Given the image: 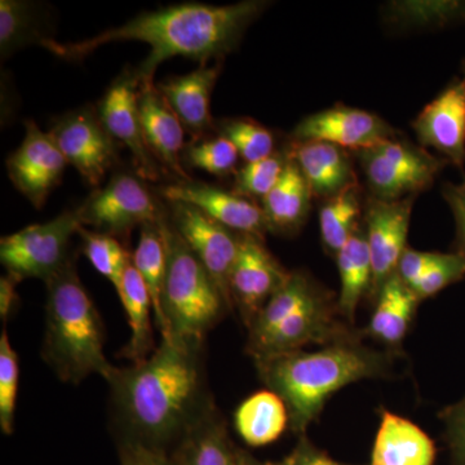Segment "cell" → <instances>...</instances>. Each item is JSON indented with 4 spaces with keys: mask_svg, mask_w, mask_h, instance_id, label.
<instances>
[{
    "mask_svg": "<svg viewBox=\"0 0 465 465\" xmlns=\"http://www.w3.org/2000/svg\"><path fill=\"white\" fill-rule=\"evenodd\" d=\"M106 381L119 443L173 454L217 411L207 384L203 342L162 341L143 362L114 366Z\"/></svg>",
    "mask_w": 465,
    "mask_h": 465,
    "instance_id": "cell-1",
    "label": "cell"
},
{
    "mask_svg": "<svg viewBox=\"0 0 465 465\" xmlns=\"http://www.w3.org/2000/svg\"><path fill=\"white\" fill-rule=\"evenodd\" d=\"M265 2L247 0L231 5L183 3L139 15L124 25L105 30L90 39L61 43L48 38L42 47L66 61H81L113 42H143L152 47L137 67L140 81H153L162 63L176 56L201 64L224 57L237 47L244 30L264 11Z\"/></svg>",
    "mask_w": 465,
    "mask_h": 465,
    "instance_id": "cell-2",
    "label": "cell"
},
{
    "mask_svg": "<svg viewBox=\"0 0 465 465\" xmlns=\"http://www.w3.org/2000/svg\"><path fill=\"white\" fill-rule=\"evenodd\" d=\"M393 358L391 351L351 341L314 351L281 354L258 361L255 366L266 388L278 394L289 410L290 430L302 437L333 394L353 382L387 378Z\"/></svg>",
    "mask_w": 465,
    "mask_h": 465,
    "instance_id": "cell-3",
    "label": "cell"
},
{
    "mask_svg": "<svg viewBox=\"0 0 465 465\" xmlns=\"http://www.w3.org/2000/svg\"><path fill=\"white\" fill-rule=\"evenodd\" d=\"M47 284L42 356L61 381L79 384L90 375L108 379L114 366L104 353V324L79 280L74 262Z\"/></svg>",
    "mask_w": 465,
    "mask_h": 465,
    "instance_id": "cell-4",
    "label": "cell"
},
{
    "mask_svg": "<svg viewBox=\"0 0 465 465\" xmlns=\"http://www.w3.org/2000/svg\"><path fill=\"white\" fill-rule=\"evenodd\" d=\"M159 226L167 255L162 291L166 336L162 341L204 342L208 331L231 308L206 268L173 228L166 207Z\"/></svg>",
    "mask_w": 465,
    "mask_h": 465,
    "instance_id": "cell-5",
    "label": "cell"
},
{
    "mask_svg": "<svg viewBox=\"0 0 465 465\" xmlns=\"http://www.w3.org/2000/svg\"><path fill=\"white\" fill-rule=\"evenodd\" d=\"M82 224L79 208L64 211L45 224L26 226L0 240V262L15 280L47 282L69 262V244Z\"/></svg>",
    "mask_w": 465,
    "mask_h": 465,
    "instance_id": "cell-6",
    "label": "cell"
},
{
    "mask_svg": "<svg viewBox=\"0 0 465 465\" xmlns=\"http://www.w3.org/2000/svg\"><path fill=\"white\" fill-rule=\"evenodd\" d=\"M341 317L338 302H333L332 296L324 290L265 335L247 341V354L252 357L253 362H258L281 354L304 351L308 345L326 347L335 342L361 341L365 332L351 329Z\"/></svg>",
    "mask_w": 465,
    "mask_h": 465,
    "instance_id": "cell-7",
    "label": "cell"
},
{
    "mask_svg": "<svg viewBox=\"0 0 465 465\" xmlns=\"http://www.w3.org/2000/svg\"><path fill=\"white\" fill-rule=\"evenodd\" d=\"M78 208L84 226L119 238L136 226L158 223L164 207L140 177L118 173Z\"/></svg>",
    "mask_w": 465,
    "mask_h": 465,
    "instance_id": "cell-8",
    "label": "cell"
},
{
    "mask_svg": "<svg viewBox=\"0 0 465 465\" xmlns=\"http://www.w3.org/2000/svg\"><path fill=\"white\" fill-rule=\"evenodd\" d=\"M360 157L370 188L385 201L403 200L430 188L445 166L427 152L391 139L361 150Z\"/></svg>",
    "mask_w": 465,
    "mask_h": 465,
    "instance_id": "cell-9",
    "label": "cell"
},
{
    "mask_svg": "<svg viewBox=\"0 0 465 465\" xmlns=\"http://www.w3.org/2000/svg\"><path fill=\"white\" fill-rule=\"evenodd\" d=\"M50 134L67 164L92 186L99 185L118 162V143L101 124L96 109L67 113L52 125Z\"/></svg>",
    "mask_w": 465,
    "mask_h": 465,
    "instance_id": "cell-10",
    "label": "cell"
},
{
    "mask_svg": "<svg viewBox=\"0 0 465 465\" xmlns=\"http://www.w3.org/2000/svg\"><path fill=\"white\" fill-rule=\"evenodd\" d=\"M167 203L168 217L173 228L206 268L232 309L229 277L240 249V234L229 231L191 204L183 202Z\"/></svg>",
    "mask_w": 465,
    "mask_h": 465,
    "instance_id": "cell-11",
    "label": "cell"
},
{
    "mask_svg": "<svg viewBox=\"0 0 465 465\" xmlns=\"http://www.w3.org/2000/svg\"><path fill=\"white\" fill-rule=\"evenodd\" d=\"M140 84L142 81L136 69H124L110 84L96 110L110 136L130 150L139 177L148 182H158L161 166L146 145L140 121L137 103Z\"/></svg>",
    "mask_w": 465,
    "mask_h": 465,
    "instance_id": "cell-12",
    "label": "cell"
},
{
    "mask_svg": "<svg viewBox=\"0 0 465 465\" xmlns=\"http://www.w3.org/2000/svg\"><path fill=\"white\" fill-rule=\"evenodd\" d=\"M290 273L266 249L262 238L240 234V249L229 277V292L232 307L238 309L247 329Z\"/></svg>",
    "mask_w": 465,
    "mask_h": 465,
    "instance_id": "cell-13",
    "label": "cell"
},
{
    "mask_svg": "<svg viewBox=\"0 0 465 465\" xmlns=\"http://www.w3.org/2000/svg\"><path fill=\"white\" fill-rule=\"evenodd\" d=\"M25 139L7 159L8 176L24 197L42 208L63 179L67 162L50 133L25 122Z\"/></svg>",
    "mask_w": 465,
    "mask_h": 465,
    "instance_id": "cell-14",
    "label": "cell"
},
{
    "mask_svg": "<svg viewBox=\"0 0 465 465\" xmlns=\"http://www.w3.org/2000/svg\"><path fill=\"white\" fill-rule=\"evenodd\" d=\"M412 198L385 201L375 198L366 211V241L372 264V287L370 296L378 295L382 284L397 273L405 252Z\"/></svg>",
    "mask_w": 465,
    "mask_h": 465,
    "instance_id": "cell-15",
    "label": "cell"
},
{
    "mask_svg": "<svg viewBox=\"0 0 465 465\" xmlns=\"http://www.w3.org/2000/svg\"><path fill=\"white\" fill-rule=\"evenodd\" d=\"M159 194L167 202H183L198 208L237 234L255 235L264 240L269 232L262 208L234 192L191 179L162 186Z\"/></svg>",
    "mask_w": 465,
    "mask_h": 465,
    "instance_id": "cell-16",
    "label": "cell"
},
{
    "mask_svg": "<svg viewBox=\"0 0 465 465\" xmlns=\"http://www.w3.org/2000/svg\"><path fill=\"white\" fill-rule=\"evenodd\" d=\"M296 143L320 142L341 149L366 150L391 139V130L379 116L365 110L336 106L300 122Z\"/></svg>",
    "mask_w": 465,
    "mask_h": 465,
    "instance_id": "cell-17",
    "label": "cell"
},
{
    "mask_svg": "<svg viewBox=\"0 0 465 465\" xmlns=\"http://www.w3.org/2000/svg\"><path fill=\"white\" fill-rule=\"evenodd\" d=\"M419 140L446 161L465 164V79H457L428 104L414 122Z\"/></svg>",
    "mask_w": 465,
    "mask_h": 465,
    "instance_id": "cell-18",
    "label": "cell"
},
{
    "mask_svg": "<svg viewBox=\"0 0 465 465\" xmlns=\"http://www.w3.org/2000/svg\"><path fill=\"white\" fill-rule=\"evenodd\" d=\"M137 103L143 139L153 157L159 166L162 164L168 173L179 177L180 182L191 180L182 164V154L185 150V130L154 82H142Z\"/></svg>",
    "mask_w": 465,
    "mask_h": 465,
    "instance_id": "cell-19",
    "label": "cell"
},
{
    "mask_svg": "<svg viewBox=\"0 0 465 465\" xmlns=\"http://www.w3.org/2000/svg\"><path fill=\"white\" fill-rule=\"evenodd\" d=\"M220 72V64L208 65L204 63L189 74L173 76L157 85L162 96L182 122L183 130L192 134L194 142L204 139L213 128L210 100Z\"/></svg>",
    "mask_w": 465,
    "mask_h": 465,
    "instance_id": "cell-20",
    "label": "cell"
},
{
    "mask_svg": "<svg viewBox=\"0 0 465 465\" xmlns=\"http://www.w3.org/2000/svg\"><path fill=\"white\" fill-rule=\"evenodd\" d=\"M433 440L403 416L382 410L370 465H434Z\"/></svg>",
    "mask_w": 465,
    "mask_h": 465,
    "instance_id": "cell-21",
    "label": "cell"
},
{
    "mask_svg": "<svg viewBox=\"0 0 465 465\" xmlns=\"http://www.w3.org/2000/svg\"><path fill=\"white\" fill-rule=\"evenodd\" d=\"M295 162L308 182L312 194L331 198L353 185V170L344 150L320 142L295 143L291 149Z\"/></svg>",
    "mask_w": 465,
    "mask_h": 465,
    "instance_id": "cell-22",
    "label": "cell"
},
{
    "mask_svg": "<svg viewBox=\"0 0 465 465\" xmlns=\"http://www.w3.org/2000/svg\"><path fill=\"white\" fill-rule=\"evenodd\" d=\"M420 300L399 274L391 275L376 295V305L365 335L388 348H397L406 338Z\"/></svg>",
    "mask_w": 465,
    "mask_h": 465,
    "instance_id": "cell-23",
    "label": "cell"
},
{
    "mask_svg": "<svg viewBox=\"0 0 465 465\" xmlns=\"http://www.w3.org/2000/svg\"><path fill=\"white\" fill-rule=\"evenodd\" d=\"M312 195L304 174L290 159L280 182L262 200L268 231L284 235L298 232L307 219Z\"/></svg>",
    "mask_w": 465,
    "mask_h": 465,
    "instance_id": "cell-24",
    "label": "cell"
},
{
    "mask_svg": "<svg viewBox=\"0 0 465 465\" xmlns=\"http://www.w3.org/2000/svg\"><path fill=\"white\" fill-rule=\"evenodd\" d=\"M234 425L247 445L260 448L274 442L290 428L289 410L274 391H258L238 407Z\"/></svg>",
    "mask_w": 465,
    "mask_h": 465,
    "instance_id": "cell-25",
    "label": "cell"
},
{
    "mask_svg": "<svg viewBox=\"0 0 465 465\" xmlns=\"http://www.w3.org/2000/svg\"><path fill=\"white\" fill-rule=\"evenodd\" d=\"M116 292L124 304L131 330L130 341L121 354L131 363L143 362L157 349L152 327V314L154 316V313L149 291L134 264L128 266Z\"/></svg>",
    "mask_w": 465,
    "mask_h": 465,
    "instance_id": "cell-26",
    "label": "cell"
},
{
    "mask_svg": "<svg viewBox=\"0 0 465 465\" xmlns=\"http://www.w3.org/2000/svg\"><path fill=\"white\" fill-rule=\"evenodd\" d=\"M336 262L341 274V293L336 302L339 313L348 323H353L361 300L370 295L372 287L371 256L365 232L358 229L336 252Z\"/></svg>",
    "mask_w": 465,
    "mask_h": 465,
    "instance_id": "cell-27",
    "label": "cell"
},
{
    "mask_svg": "<svg viewBox=\"0 0 465 465\" xmlns=\"http://www.w3.org/2000/svg\"><path fill=\"white\" fill-rule=\"evenodd\" d=\"M237 450L219 411L193 430L173 452L180 465H238Z\"/></svg>",
    "mask_w": 465,
    "mask_h": 465,
    "instance_id": "cell-28",
    "label": "cell"
},
{
    "mask_svg": "<svg viewBox=\"0 0 465 465\" xmlns=\"http://www.w3.org/2000/svg\"><path fill=\"white\" fill-rule=\"evenodd\" d=\"M324 291L305 272H291L286 282L268 300L249 326V339L253 341L274 329L281 321L316 299Z\"/></svg>",
    "mask_w": 465,
    "mask_h": 465,
    "instance_id": "cell-29",
    "label": "cell"
},
{
    "mask_svg": "<svg viewBox=\"0 0 465 465\" xmlns=\"http://www.w3.org/2000/svg\"><path fill=\"white\" fill-rule=\"evenodd\" d=\"M133 264L149 291L155 323L163 339L166 336V322L162 312V291L166 277L167 255L159 220L154 224L143 226L139 244L133 255Z\"/></svg>",
    "mask_w": 465,
    "mask_h": 465,
    "instance_id": "cell-30",
    "label": "cell"
},
{
    "mask_svg": "<svg viewBox=\"0 0 465 465\" xmlns=\"http://www.w3.org/2000/svg\"><path fill=\"white\" fill-rule=\"evenodd\" d=\"M41 7L25 0L0 2V54L3 60L15 52L50 36L42 33Z\"/></svg>",
    "mask_w": 465,
    "mask_h": 465,
    "instance_id": "cell-31",
    "label": "cell"
},
{
    "mask_svg": "<svg viewBox=\"0 0 465 465\" xmlns=\"http://www.w3.org/2000/svg\"><path fill=\"white\" fill-rule=\"evenodd\" d=\"M360 215L356 183L329 198L320 213L321 237L327 250L336 253L347 243L358 231Z\"/></svg>",
    "mask_w": 465,
    "mask_h": 465,
    "instance_id": "cell-32",
    "label": "cell"
},
{
    "mask_svg": "<svg viewBox=\"0 0 465 465\" xmlns=\"http://www.w3.org/2000/svg\"><path fill=\"white\" fill-rule=\"evenodd\" d=\"M78 234L85 258L118 290L125 271L133 264V255L113 235L90 231L84 225L79 228Z\"/></svg>",
    "mask_w": 465,
    "mask_h": 465,
    "instance_id": "cell-33",
    "label": "cell"
},
{
    "mask_svg": "<svg viewBox=\"0 0 465 465\" xmlns=\"http://www.w3.org/2000/svg\"><path fill=\"white\" fill-rule=\"evenodd\" d=\"M220 134L237 148L246 163L262 161L274 154V136L268 128L250 119H226L220 122Z\"/></svg>",
    "mask_w": 465,
    "mask_h": 465,
    "instance_id": "cell-34",
    "label": "cell"
},
{
    "mask_svg": "<svg viewBox=\"0 0 465 465\" xmlns=\"http://www.w3.org/2000/svg\"><path fill=\"white\" fill-rule=\"evenodd\" d=\"M240 153L226 137L202 139L189 143L183 150V159L189 166L200 168L217 177L234 173Z\"/></svg>",
    "mask_w": 465,
    "mask_h": 465,
    "instance_id": "cell-35",
    "label": "cell"
},
{
    "mask_svg": "<svg viewBox=\"0 0 465 465\" xmlns=\"http://www.w3.org/2000/svg\"><path fill=\"white\" fill-rule=\"evenodd\" d=\"M287 162L281 155L273 154L262 161L246 163L235 173V183L232 192L246 198H262L280 182Z\"/></svg>",
    "mask_w": 465,
    "mask_h": 465,
    "instance_id": "cell-36",
    "label": "cell"
},
{
    "mask_svg": "<svg viewBox=\"0 0 465 465\" xmlns=\"http://www.w3.org/2000/svg\"><path fill=\"white\" fill-rule=\"evenodd\" d=\"M18 391V357L5 329L0 335V428L12 434Z\"/></svg>",
    "mask_w": 465,
    "mask_h": 465,
    "instance_id": "cell-37",
    "label": "cell"
},
{
    "mask_svg": "<svg viewBox=\"0 0 465 465\" xmlns=\"http://www.w3.org/2000/svg\"><path fill=\"white\" fill-rule=\"evenodd\" d=\"M464 278L465 258L455 251V252H445L439 264L430 268L414 283L409 284V287L421 302V300L433 298L446 287Z\"/></svg>",
    "mask_w": 465,
    "mask_h": 465,
    "instance_id": "cell-38",
    "label": "cell"
},
{
    "mask_svg": "<svg viewBox=\"0 0 465 465\" xmlns=\"http://www.w3.org/2000/svg\"><path fill=\"white\" fill-rule=\"evenodd\" d=\"M452 465H465V394L440 412Z\"/></svg>",
    "mask_w": 465,
    "mask_h": 465,
    "instance_id": "cell-39",
    "label": "cell"
},
{
    "mask_svg": "<svg viewBox=\"0 0 465 465\" xmlns=\"http://www.w3.org/2000/svg\"><path fill=\"white\" fill-rule=\"evenodd\" d=\"M443 255L445 252H425V251H416L407 247L400 260L397 274L409 286L427 273L434 265L439 264Z\"/></svg>",
    "mask_w": 465,
    "mask_h": 465,
    "instance_id": "cell-40",
    "label": "cell"
},
{
    "mask_svg": "<svg viewBox=\"0 0 465 465\" xmlns=\"http://www.w3.org/2000/svg\"><path fill=\"white\" fill-rule=\"evenodd\" d=\"M121 465H180L173 454L149 449L139 443H119Z\"/></svg>",
    "mask_w": 465,
    "mask_h": 465,
    "instance_id": "cell-41",
    "label": "cell"
},
{
    "mask_svg": "<svg viewBox=\"0 0 465 465\" xmlns=\"http://www.w3.org/2000/svg\"><path fill=\"white\" fill-rule=\"evenodd\" d=\"M443 198L451 208L457 225V252L465 258V182L446 183Z\"/></svg>",
    "mask_w": 465,
    "mask_h": 465,
    "instance_id": "cell-42",
    "label": "cell"
},
{
    "mask_svg": "<svg viewBox=\"0 0 465 465\" xmlns=\"http://www.w3.org/2000/svg\"><path fill=\"white\" fill-rule=\"evenodd\" d=\"M292 465H349L335 460L326 451L318 449L307 439L300 437L298 446L290 454Z\"/></svg>",
    "mask_w": 465,
    "mask_h": 465,
    "instance_id": "cell-43",
    "label": "cell"
},
{
    "mask_svg": "<svg viewBox=\"0 0 465 465\" xmlns=\"http://www.w3.org/2000/svg\"><path fill=\"white\" fill-rule=\"evenodd\" d=\"M17 283L20 282L8 274L0 278V317L3 321H7L18 307Z\"/></svg>",
    "mask_w": 465,
    "mask_h": 465,
    "instance_id": "cell-44",
    "label": "cell"
},
{
    "mask_svg": "<svg viewBox=\"0 0 465 465\" xmlns=\"http://www.w3.org/2000/svg\"><path fill=\"white\" fill-rule=\"evenodd\" d=\"M238 465H271V463H262L258 459L253 458L249 452L244 450H237Z\"/></svg>",
    "mask_w": 465,
    "mask_h": 465,
    "instance_id": "cell-45",
    "label": "cell"
},
{
    "mask_svg": "<svg viewBox=\"0 0 465 465\" xmlns=\"http://www.w3.org/2000/svg\"><path fill=\"white\" fill-rule=\"evenodd\" d=\"M271 465H292V460H291V457H286L283 460L277 461V463H271Z\"/></svg>",
    "mask_w": 465,
    "mask_h": 465,
    "instance_id": "cell-46",
    "label": "cell"
},
{
    "mask_svg": "<svg viewBox=\"0 0 465 465\" xmlns=\"http://www.w3.org/2000/svg\"><path fill=\"white\" fill-rule=\"evenodd\" d=\"M463 78L465 79V60H464V64H463Z\"/></svg>",
    "mask_w": 465,
    "mask_h": 465,
    "instance_id": "cell-47",
    "label": "cell"
}]
</instances>
